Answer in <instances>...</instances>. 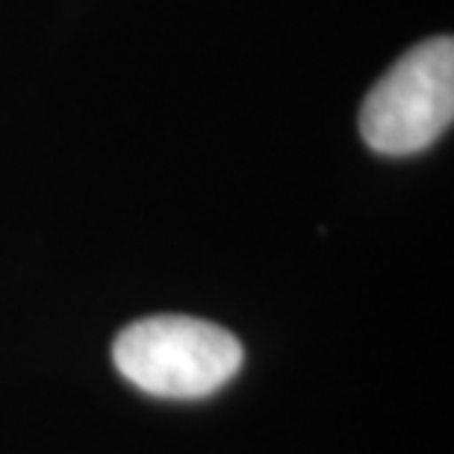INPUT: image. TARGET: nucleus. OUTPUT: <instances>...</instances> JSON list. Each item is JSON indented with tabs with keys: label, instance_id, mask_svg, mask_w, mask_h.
Wrapping results in <instances>:
<instances>
[{
	"label": "nucleus",
	"instance_id": "nucleus-1",
	"mask_svg": "<svg viewBox=\"0 0 454 454\" xmlns=\"http://www.w3.org/2000/svg\"><path fill=\"white\" fill-rule=\"evenodd\" d=\"M115 369L157 398H207L242 369L245 351L231 331L189 316H151L118 333Z\"/></svg>",
	"mask_w": 454,
	"mask_h": 454
},
{
	"label": "nucleus",
	"instance_id": "nucleus-2",
	"mask_svg": "<svg viewBox=\"0 0 454 454\" xmlns=\"http://www.w3.org/2000/svg\"><path fill=\"white\" fill-rule=\"evenodd\" d=\"M454 118V42L416 44L372 86L360 110L363 142L384 157L431 148Z\"/></svg>",
	"mask_w": 454,
	"mask_h": 454
}]
</instances>
